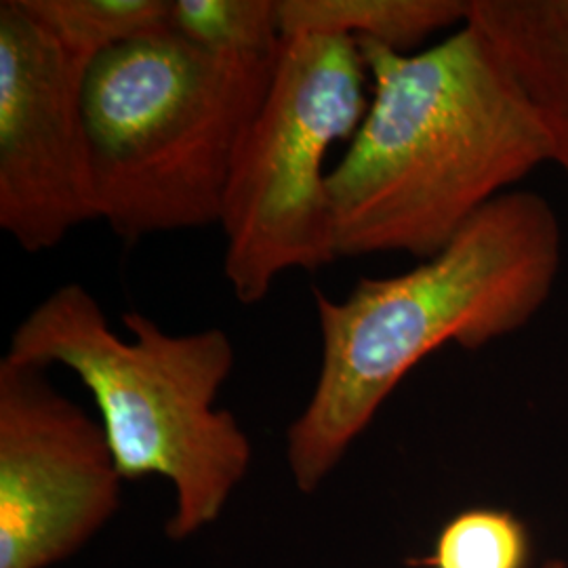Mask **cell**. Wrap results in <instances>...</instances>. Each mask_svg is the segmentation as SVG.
<instances>
[{"mask_svg": "<svg viewBox=\"0 0 568 568\" xmlns=\"http://www.w3.org/2000/svg\"><path fill=\"white\" fill-rule=\"evenodd\" d=\"M560 166L568 173V140L562 142V150H560Z\"/></svg>", "mask_w": 568, "mask_h": 568, "instance_id": "4fadbf2b", "label": "cell"}, {"mask_svg": "<svg viewBox=\"0 0 568 568\" xmlns=\"http://www.w3.org/2000/svg\"><path fill=\"white\" fill-rule=\"evenodd\" d=\"M87 63L23 0L0 2V227L26 253L98 220L82 122Z\"/></svg>", "mask_w": 568, "mask_h": 568, "instance_id": "52a82bcc", "label": "cell"}, {"mask_svg": "<svg viewBox=\"0 0 568 568\" xmlns=\"http://www.w3.org/2000/svg\"><path fill=\"white\" fill-rule=\"evenodd\" d=\"M122 476L102 422L65 398L47 368L0 361V568H51L121 506Z\"/></svg>", "mask_w": 568, "mask_h": 568, "instance_id": "8992f818", "label": "cell"}, {"mask_svg": "<svg viewBox=\"0 0 568 568\" xmlns=\"http://www.w3.org/2000/svg\"><path fill=\"white\" fill-rule=\"evenodd\" d=\"M562 260L560 222L537 192H506L413 270L361 278L344 302L312 288L321 373L286 432L295 487L316 493L389 394L432 352L480 349L537 316Z\"/></svg>", "mask_w": 568, "mask_h": 568, "instance_id": "7a4b0ae2", "label": "cell"}, {"mask_svg": "<svg viewBox=\"0 0 568 568\" xmlns=\"http://www.w3.org/2000/svg\"><path fill=\"white\" fill-rule=\"evenodd\" d=\"M366 77L352 37L283 39L267 95L239 143L220 220L225 281L241 304H260L288 270L316 272L339 260L325 161L365 121Z\"/></svg>", "mask_w": 568, "mask_h": 568, "instance_id": "5b68a950", "label": "cell"}, {"mask_svg": "<svg viewBox=\"0 0 568 568\" xmlns=\"http://www.w3.org/2000/svg\"><path fill=\"white\" fill-rule=\"evenodd\" d=\"M121 321L129 342L82 284H61L16 326L4 358L81 379L122 480L164 478L175 495L166 535L185 541L224 514L253 459L246 432L217 406L234 345L217 326L173 335L138 310Z\"/></svg>", "mask_w": 568, "mask_h": 568, "instance_id": "3957f363", "label": "cell"}, {"mask_svg": "<svg viewBox=\"0 0 568 568\" xmlns=\"http://www.w3.org/2000/svg\"><path fill=\"white\" fill-rule=\"evenodd\" d=\"M358 44L373 98L328 171L339 257L429 260L514 183L560 161L554 126L476 21L419 53Z\"/></svg>", "mask_w": 568, "mask_h": 568, "instance_id": "6da1fadb", "label": "cell"}, {"mask_svg": "<svg viewBox=\"0 0 568 568\" xmlns=\"http://www.w3.org/2000/svg\"><path fill=\"white\" fill-rule=\"evenodd\" d=\"M541 568H568L567 562L565 560H558V558H554V560H548L546 565Z\"/></svg>", "mask_w": 568, "mask_h": 568, "instance_id": "5bb4252c", "label": "cell"}, {"mask_svg": "<svg viewBox=\"0 0 568 568\" xmlns=\"http://www.w3.org/2000/svg\"><path fill=\"white\" fill-rule=\"evenodd\" d=\"M469 0H276L283 39L318 34L377 42L408 53L440 30L464 23Z\"/></svg>", "mask_w": 568, "mask_h": 568, "instance_id": "9c48e42d", "label": "cell"}, {"mask_svg": "<svg viewBox=\"0 0 568 568\" xmlns=\"http://www.w3.org/2000/svg\"><path fill=\"white\" fill-rule=\"evenodd\" d=\"M467 18L499 47L562 145L568 140V0H469Z\"/></svg>", "mask_w": 568, "mask_h": 568, "instance_id": "ba28073f", "label": "cell"}, {"mask_svg": "<svg viewBox=\"0 0 568 568\" xmlns=\"http://www.w3.org/2000/svg\"><path fill=\"white\" fill-rule=\"evenodd\" d=\"M525 525L504 509H466L450 518L432 554L415 560L426 568H527Z\"/></svg>", "mask_w": 568, "mask_h": 568, "instance_id": "7c38bea8", "label": "cell"}, {"mask_svg": "<svg viewBox=\"0 0 568 568\" xmlns=\"http://www.w3.org/2000/svg\"><path fill=\"white\" fill-rule=\"evenodd\" d=\"M82 63L105 51L171 32V0H23Z\"/></svg>", "mask_w": 568, "mask_h": 568, "instance_id": "30bf717a", "label": "cell"}, {"mask_svg": "<svg viewBox=\"0 0 568 568\" xmlns=\"http://www.w3.org/2000/svg\"><path fill=\"white\" fill-rule=\"evenodd\" d=\"M171 30L209 53L276 60V0H171Z\"/></svg>", "mask_w": 568, "mask_h": 568, "instance_id": "8fae6325", "label": "cell"}, {"mask_svg": "<svg viewBox=\"0 0 568 568\" xmlns=\"http://www.w3.org/2000/svg\"><path fill=\"white\" fill-rule=\"evenodd\" d=\"M278 58L215 55L171 30L91 61L82 122L95 217L126 243L220 224L239 143Z\"/></svg>", "mask_w": 568, "mask_h": 568, "instance_id": "277c9868", "label": "cell"}]
</instances>
